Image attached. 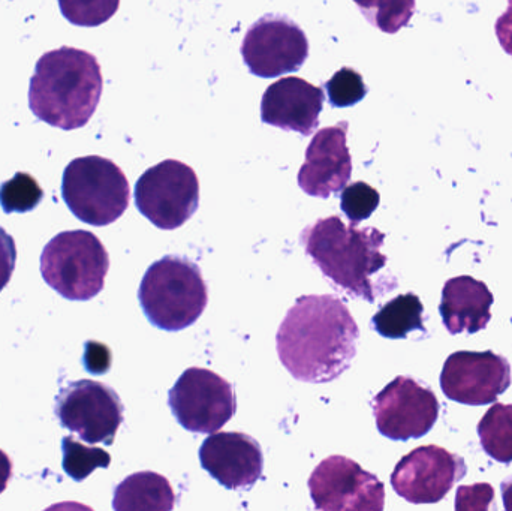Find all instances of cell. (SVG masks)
Masks as SVG:
<instances>
[{
    "instance_id": "obj_29",
    "label": "cell",
    "mask_w": 512,
    "mask_h": 511,
    "mask_svg": "<svg viewBox=\"0 0 512 511\" xmlns=\"http://www.w3.org/2000/svg\"><path fill=\"white\" fill-rule=\"evenodd\" d=\"M83 362L87 371L92 372V374H105V372L110 371V350L99 342H87Z\"/></svg>"
},
{
    "instance_id": "obj_25",
    "label": "cell",
    "mask_w": 512,
    "mask_h": 511,
    "mask_svg": "<svg viewBox=\"0 0 512 511\" xmlns=\"http://www.w3.org/2000/svg\"><path fill=\"white\" fill-rule=\"evenodd\" d=\"M63 17L81 27H96L107 23L116 14L120 0H59Z\"/></svg>"
},
{
    "instance_id": "obj_9",
    "label": "cell",
    "mask_w": 512,
    "mask_h": 511,
    "mask_svg": "<svg viewBox=\"0 0 512 511\" xmlns=\"http://www.w3.org/2000/svg\"><path fill=\"white\" fill-rule=\"evenodd\" d=\"M56 416L63 428L86 443L113 446L123 423V405L111 387L98 381L81 380L60 390Z\"/></svg>"
},
{
    "instance_id": "obj_32",
    "label": "cell",
    "mask_w": 512,
    "mask_h": 511,
    "mask_svg": "<svg viewBox=\"0 0 512 511\" xmlns=\"http://www.w3.org/2000/svg\"><path fill=\"white\" fill-rule=\"evenodd\" d=\"M502 498H504L505 509L512 511V476L502 483Z\"/></svg>"
},
{
    "instance_id": "obj_26",
    "label": "cell",
    "mask_w": 512,
    "mask_h": 511,
    "mask_svg": "<svg viewBox=\"0 0 512 511\" xmlns=\"http://www.w3.org/2000/svg\"><path fill=\"white\" fill-rule=\"evenodd\" d=\"M381 195L372 186L364 182H355L345 186L340 197V207L352 224L366 221L378 209Z\"/></svg>"
},
{
    "instance_id": "obj_7",
    "label": "cell",
    "mask_w": 512,
    "mask_h": 511,
    "mask_svg": "<svg viewBox=\"0 0 512 511\" xmlns=\"http://www.w3.org/2000/svg\"><path fill=\"white\" fill-rule=\"evenodd\" d=\"M135 204L161 230H177L200 206V180L189 165L167 159L149 168L135 185Z\"/></svg>"
},
{
    "instance_id": "obj_1",
    "label": "cell",
    "mask_w": 512,
    "mask_h": 511,
    "mask_svg": "<svg viewBox=\"0 0 512 511\" xmlns=\"http://www.w3.org/2000/svg\"><path fill=\"white\" fill-rule=\"evenodd\" d=\"M358 338L360 330L342 300L301 296L277 330V356L295 380L330 383L348 371Z\"/></svg>"
},
{
    "instance_id": "obj_18",
    "label": "cell",
    "mask_w": 512,
    "mask_h": 511,
    "mask_svg": "<svg viewBox=\"0 0 512 511\" xmlns=\"http://www.w3.org/2000/svg\"><path fill=\"white\" fill-rule=\"evenodd\" d=\"M493 302L495 297L484 282L472 276H457L445 284L439 312L451 335H474L492 320Z\"/></svg>"
},
{
    "instance_id": "obj_5",
    "label": "cell",
    "mask_w": 512,
    "mask_h": 511,
    "mask_svg": "<svg viewBox=\"0 0 512 511\" xmlns=\"http://www.w3.org/2000/svg\"><path fill=\"white\" fill-rule=\"evenodd\" d=\"M110 257L90 231H63L45 245L41 275L60 296L87 302L104 290Z\"/></svg>"
},
{
    "instance_id": "obj_23",
    "label": "cell",
    "mask_w": 512,
    "mask_h": 511,
    "mask_svg": "<svg viewBox=\"0 0 512 511\" xmlns=\"http://www.w3.org/2000/svg\"><path fill=\"white\" fill-rule=\"evenodd\" d=\"M63 470L75 482H83L98 468H108L111 456L98 447L84 446L72 437L62 441Z\"/></svg>"
},
{
    "instance_id": "obj_21",
    "label": "cell",
    "mask_w": 512,
    "mask_h": 511,
    "mask_svg": "<svg viewBox=\"0 0 512 511\" xmlns=\"http://www.w3.org/2000/svg\"><path fill=\"white\" fill-rule=\"evenodd\" d=\"M484 452L501 462H512V405L495 404L478 425Z\"/></svg>"
},
{
    "instance_id": "obj_12",
    "label": "cell",
    "mask_w": 512,
    "mask_h": 511,
    "mask_svg": "<svg viewBox=\"0 0 512 511\" xmlns=\"http://www.w3.org/2000/svg\"><path fill=\"white\" fill-rule=\"evenodd\" d=\"M376 428L388 440L408 441L432 431L439 417L435 393L414 378L397 377L373 399Z\"/></svg>"
},
{
    "instance_id": "obj_28",
    "label": "cell",
    "mask_w": 512,
    "mask_h": 511,
    "mask_svg": "<svg viewBox=\"0 0 512 511\" xmlns=\"http://www.w3.org/2000/svg\"><path fill=\"white\" fill-rule=\"evenodd\" d=\"M17 261V248L14 239L0 228V293L11 281Z\"/></svg>"
},
{
    "instance_id": "obj_6",
    "label": "cell",
    "mask_w": 512,
    "mask_h": 511,
    "mask_svg": "<svg viewBox=\"0 0 512 511\" xmlns=\"http://www.w3.org/2000/svg\"><path fill=\"white\" fill-rule=\"evenodd\" d=\"M62 197L84 224L105 227L122 218L131 200L125 173L101 156L77 158L65 168Z\"/></svg>"
},
{
    "instance_id": "obj_19",
    "label": "cell",
    "mask_w": 512,
    "mask_h": 511,
    "mask_svg": "<svg viewBox=\"0 0 512 511\" xmlns=\"http://www.w3.org/2000/svg\"><path fill=\"white\" fill-rule=\"evenodd\" d=\"M176 495L170 482L161 474L144 471L123 480L114 491L113 509L123 510H173Z\"/></svg>"
},
{
    "instance_id": "obj_24",
    "label": "cell",
    "mask_w": 512,
    "mask_h": 511,
    "mask_svg": "<svg viewBox=\"0 0 512 511\" xmlns=\"http://www.w3.org/2000/svg\"><path fill=\"white\" fill-rule=\"evenodd\" d=\"M44 198L39 183L30 174L17 173L0 186V206L6 213H26Z\"/></svg>"
},
{
    "instance_id": "obj_17",
    "label": "cell",
    "mask_w": 512,
    "mask_h": 511,
    "mask_svg": "<svg viewBox=\"0 0 512 511\" xmlns=\"http://www.w3.org/2000/svg\"><path fill=\"white\" fill-rule=\"evenodd\" d=\"M321 87L298 77H286L268 86L261 101V120L265 125L309 137L319 125L324 107Z\"/></svg>"
},
{
    "instance_id": "obj_3",
    "label": "cell",
    "mask_w": 512,
    "mask_h": 511,
    "mask_svg": "<svg viewBox=\"0 0 512 511\" xmlns=\"http://www.w3.org/2000/svg\"><path fill=\"white\" fill-rule=\"evenodd\" d=\"M102 87L101 66L93 54L78 48H57L36 63L30 80V110L54 128L74 131L92 119Z\"/></svg>"
},
{
    "instance_id": "obj_20",
    "label": "cell",
    "mask_w": 512,
    "mask_h": 511,
    "mask_svg": "<svg viewBox=\"0 0 512 511\" xmlns=\"http://www.w3.org/2000/svg\"><path fill=\"white\" fill-rule=\"evenodd\" d=\"M424 306L414 293L402 294L382 306L372 323L379 335L388 339H405L412 332H426L423 324Z\"/></svg>"
},
{
    "instance_id": "obj_10",
    "label": "cell",
    "mask_w": 512,
    "mask_h": 511,
    "mask_svg": "<svg viewBox=\"0 0 512 511\" xmlns=\"http://www.w3.org/2000/svg\"><path fill=\"white\" fill-rule=\"evenodd\" d=\"M310 497L321 511H381L385 489L378 477L345 456H330L313 470Z\"/></svg>"
},
{
    "instance_id": "obj_8",
    "label": "cell",
    "mask_w": 512,
    "mask_h": 511,
    "mask_svg": "<svg viewBox=\"0 0 512 511\" xmlns=\"http://www.w3.org/2000/svg\"><path fill=\"white\" fill-rule=\"evenodd\" d=\"M177 422L195 434L221 431L237 411L233 386L215 372L189 368L180 375L168 398Z\"/></svg>"
},
{
    "instance_id": "obj_16",
    "label": "cell",
    "mask_w": 512,
    "mask_h": 511,
    "mask_svg": "<svg viewBox=\"0 0 512 511\" xmlns=\"http://www.w3.org/2000/svg\"><path fill=\"white\" fill-rule=\"evenodd\" d=\"M201 467L224 488L245 491L261 479L264 456L261 446L240 432H219L204 441Z\"/></svg>"
},
{
    "instance_id": "obj_31",
    "label": "cell",
    "mask_w": 512,
    "mask_h": 511,
    "mask_svg": "<svg viewBox=\"0 0 512 511\" xmlns=\"http://www.w3.org/2000/svg\"><path fill=\"white\" fill-rule=\"evenodd\" d=\"M12 477V462L5 452L0 450V494L8 488V482Z\"/></svg>"
},
{
    "instance_id": "obj_14",
    "label": "cell",
    "mask_w": 512,
    "mask_h": 511,
    "mask_svg": "<svg viewBox=\"0 0 512 511\" xmlns=\"http://www.w3.org/2000/svg\"><path fill=\"white\" fill-rule=\"evenodd\" d=\"M511 366L492 351H457L442 368L444 395L459 404L489 405L511 386Z\"/></svg>"
},
{
    "instance_id": "obj_2",
    "label": "cell",
    "mask_w": 512,
    "mask_h": 511,
    "mask_svg": "<svg viewBox=\"0 0 512 511\" xmlns=\"http://www.w3.org/2000/svg\"><path fill=\"white\" fill-rule=\"evenodd\" d=\"M300 242L324 276L352 297L373 303L391 291L373 279L388 261L381 252L385 234L376 228H357L330 216L304 228Z\"/></svg>"
},
{
    "instance_id": "obj_27",
    "label": "cell",
    "mask_w": 512,
    "mask_h": 511,
    "mask_svg": "<svg viewBox=\"0 0 512 511\" xmlns=\"http://www.w3.org/2000/svg\"><path fill=\"white\" fill-rule=\"evenodd\" d=\"M328 99L337 108L352 107L363 101L367 87L363 77L355 69L342 68L325 83Z\"/></svg>"
},
{
    "instance_id": "obj_22",
    "label": "cell",
    "mask_w": 512,
    "mask_h": 511,
    "mask_svg": "<svg viewBox=\"0 0 512 511\" xmlns=\"http://www.w3.org/2000/svg\"><path fill=\"white\" fill-rule=\"evenodd\" d=\"M354 2L372 26L390 35L408 26L415 12V0H354Z\"/></svg>"
},
{
    "instance_id": "obj_30",
    "label": "cell",
    "mask_w": 512,
    "mask_h": 511,
    "mask_svg": "<svg viewBox=\"0 0 512 511\" xmlns=\"http://www.w3.org/2000/svg\"><path fill=\"white\" fill-rule=\"evenodd\" d=\"M496 36L499 44L512 57V0H508V9L496 21Z\"/></svg>"
},
{
    "instance_id": "obj_11",
    "label": "cell",
    "mask_w": 512,
    "mask_h": 511,
    "mask_svg": "<svg viewBox=\"0 0 512 511\" xmlns=\"http://www.w3.org/2000/svg\"><path fill=\"white\" fill-rule=\"evenodd\" d=\"M242 56L251 74L276 78L304 65L309 57V41L288 17L265 15L246 32Z\"/></svg>"
},
{
    "instance_id": "obj_15",
    "label": "cell",
    "mask_w": 512,
    "mask_h": 511,
    "mask_svg": "<svg viewBox=\"0 0 512 511\" xmlns=\"http://www.w3.org/2000/svg\"><path fill=\"white\" fill-rule=\"evenodd\" d=\"M348 122L321 129L313 135L306 161L298 171V186L310 197L328 198L348 185L352 158L346 146Z\"/></svg>"
},
{
    "instance_id": "obj_13",
    "label": "cell",
    "mask_w": 512,
    "mask_h": 511,
    "mask_svg": "<svg viewBox=\"0 0 512 511\" xmlns=\"http://www.w3.org/2000/svg\"><path fill=\"white\" fill-rule=\"evenodd\" d=\"M465 461L438 446H423L400 459L391 474V486L412 504H436L465 477Z\"/></svg>"
},
{
    "instance_id": "obj_4",
    "label": "cell",
    "mask_w": 512,
    "mask_h": 511,
    "mask_svg": "<svg viewBox=\"0 0 512 511\" xmlns=\"http://www.w3.org/2000/svg\"><path fill=\"white\" fill-rule=\"evenodd\" d=\"M138 299L153 326L180 332L200 320L209 303V290L197 264L167 255L147 269Z\"/></svg>"
}]
</instances>
